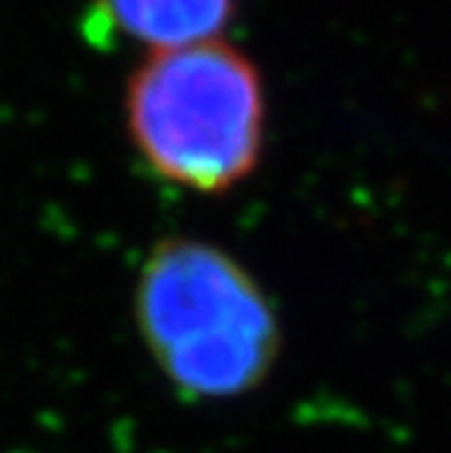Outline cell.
Returning a JSON list of instances; mask_svg holds the SVG:
<instances>
[{"mask_svg": "<svg viewBox=\"0 0 451 453\" xmlns=\"http://www.w3.org/2000/svg\"><path fill=\"white\" fill-rule=\"evenodd\" d=\"M141 340L191 401L237 398L270 374L278 325L264 290L223 249L188 237L152 246L138 275Z\"/></svg>", "mask_w": 451, "mask_h": 453, "instance_id": "cell-1", "label": "cell"}, {"mask_svg": "<svg viewBox=\"0 0 451 453\" xmlns=\"http://www.w3.org/2000/svg\"><path fill=\"white\" fill-rule=\"evenodd\" d=\"M123 114L144 167L167 185L226 194L261 161V73L223 38L147 53L127 82Z\"/></svg>", "mask_w": 451, "mask_h": 453, "instance_id": "cell-2", "label": "cell"}, {"mask_svg": "<svg viewBox=\"0 0 451 453\" xmlns=\"http://www.w3.org/2000/svg\"><path fill=\"white\" fill-rule=\"evenodd\" d=\"M232 18L235 0H91L89 35L159 53L223 38Z\"/></svg>", "mask_w": 451, "mask_h": 453, "instance_id": "cell-3", "label": "cell"}]
</instances>
